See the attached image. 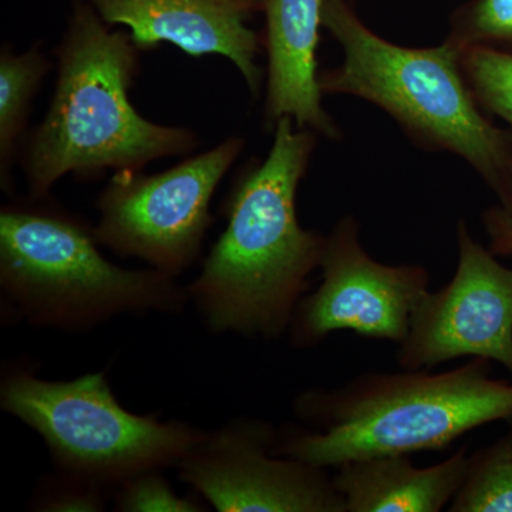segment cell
<instances>
[{
	"mask_svg": "<svg viewBox=\"0 0 512 512\" xmlns=\"http://www.w3.org/2000/svg\"><path fill=\"white\" fill-rule=\"evenodd\" d=\"M268 157L239 177L228 200V225L187 289L217 332L248 338L284 335L322 261L328 235L305 229L296 194L318 134L281 119Z\"/></svg>",
	"mask_w": 512,
	"mask_h": 512,
	"instance_id": "obj_1",
	"label": "cell"
},
{
	"mask_svg": "<svg viewBox=\"0 0 512 512\" xmlns=\"http://www.w3.org/2000/svg\"><path fill=\"white\" fill-rule=\"evenodd\" d=\"M56 57L55 94L22 154L32 200L45 197L67 174L141 171L197 148L198 137L188 128L163 126L137 113L128 92L140 50L128 33L111 32L84 0L73 2Z\"/></svg>",
	"mask_w": 512,
	"mask_h": 512,
	"instance_id": "obj_2",
	"label": "cell"
},
{
	"mask_svg": "<svg viewBox=\"0 0 512 512\" xmlns=\"http://www.w3.org/2000/svg\"><path fill=\"white\" fill-rule=\"evenodd\" d=\"M293 410L316 431L276 437V456L339 467L360 458L440 451L468 431L512 420V383L491 377L490 360L448 372H370L338 389L299 394Z\"/></svg>",
	"mask_w": 512,
	"mask_h": 512,
	"instance_id": "obj_3",
	"label": "cell"
},
{
	"mask_svg": "<svg viewBox=\"0 0 512 512\" xmlns=\"http://www.w3.org/2000/svg\"><path fill=\"white\" fill-rule=\"evenodd\" d=\"M322 26L342 49V62L319 72L323 96H350L379 107L417 146L453 154L497 195L512 198V134L495 126L461 66V49L407 47L377 35L352 0H325Z\"/></svg>",
	"mask_w": 512,
	"mask_h": 512,
	"instance_id": "obj_4",
	"label": "cell"
},
{
	"mask_svg": "<svg viewBox=\"0 0 512 512\" xmlns=\"http://www.w3.org/2000/svg\"><path fill=\"white\" fill-rule=\"evenodd\" d=\"M94 229L66 212L15 204L0 212V284L32 323L79 330L123 313L177 312L188 292L157 269L107 261Z\"/></svg>",
	"mask_w": 512,
	"mask_h": 512,
	"instance_id": "obj_5",
	"label": "cell"
},
{
	"mask_svg": "<svg viewBox=\"0 0 512 512\" xmlns=\"http://www.w3.org/2000/svg\"><path fill=\"white\" fill-rule=\"evenodd\" d=\"M0 404L43 437L63 474L103 488L180 466L205 436L180 421L127 412L104 373L49 382L13 370L3 377Z\"/></svg>",
	"mask_w": 512,
	"mask_h": 512,
	"instance_id": "obj_6",
	"label": "cell"
},
{
	"mask_svg": "<svg viewBox=\"0 0 512 512\" xmlns=\"http://www.w3.org/2000/svg\"><path fill=\"white\" fill-rule=\"evenodd\" d=\"M244 147L231 137L163 173L116 171L97 201V241L175 278L200 254L212 195Z\"/></svg>",
	"mask_w": 512,
	"mask_h": 512,
	"instance_id": "obj_7",
	"label": "cell"
},
{
	"mask_svg": "<svg viewBox=\"0 0 512 512\" xmlns=\"http://www.w3.org/2000/svg\"><path fill=\"white\" fill-rule=\"evenodd\" d=\"M322 284L299 301L289 323L295 348H312L336 330L402 345L431 276L419 264L387 265L366 251L360 222L345 215L326 238Z\"/></svg>",
	"mask_w": 512,
	"mask_h": 512,
	"instance_id": "obj_8",
	"label": "cell"
},
{
	"mask_svg": "<svg viewBox=\"0 0 512 512\" xmlns=\"http://www.w3.org/2000/svg\"><path fill=\"white\" fill-rule=\"evenodd\" d=\"M456 238V274L420 299L397 365L431 370L458 357H477L500 363L512 375V268L471 235L466 221L457 222Z\"/></svg>",
	"mask_w": 512,
	"mask_h": 512,
	"instance_id": "obj_9",
	"label": "cell"
},
{
	"mask_svg": "<svg viewBox=\"0 0 512 512\" xmlns=\"http://www.w3.org/2000/svg\"><path fill=\"white\" fill-rule=\"evenodd\" d=\"M268 423L241 419L205 434L180 476L220 512H348L328 468L276 456Z\"/></svg>",
	"mask_w": 512,
	"mask_h": 512,
	"instance_id": "obj_10",
	"label": "cell"
},
{
	"mask_svg": "<svg viewBox=\"0 0 512 512\" xmlns=\"http://www.w3.org/2000/svg\"><path fill=\"white\" fill-rule=\"evenodd\" d=\"M109 26H124L140 52L171 43L187 55L235 64L252 96L261 93V39L249 26L264 0H84Z\"/></svg>",
	"mask_w": 512,
	"mask_h": 512,
	"instance_id": "obj_11",
	"label": "cell"
},
{
	"mask_svg": "<svg viewBox=\"0 0 512 512\" xmlns=\"http://www.w3.org/2000/svg\"><path fill=\"white\" fill-rule=\"evenodd\" d=\"M325 0H264L266 74L265 127L281 119L338 141L340 128L322 103L319 30Z\"/></svg>",
	"mask_w": 512,
	"mask_h": 512,
	"instance_id": "obj_12",
	"label": "cell"
},
{
	"mask_svg": "<svg viewBox=\"0 0 512 512\" xmlns=\"http://www.w3.org/2000/svg\"><path fill=\"white\" fill-rule=\"evenodd\" d=\"M467 446L441 463L416 467L409 454L360 458L333 476L348 512H439L450 505L466 476Z\"/></svg>",
	"mask_w": 512,
	"mask_h": 512,
	"instance_id": "obj_13",
	"label": "cell"
},
{
	"mask_svg": "<svg viewBox=\"0 0 512 512\" xmlns=\"http://www.w3.org/2000/svg\"><path fill=\"white\" fill-rule=\"evenodd\" d=\"M49 59L40 43L15 55L9 46L0 53V180L10 190L12 165L26 130L30 109L47 72Z\"/></svg>",
	"mask_w": 512,
	"mask_h": 512,
	"instance_id": "obj_14",
	"label": "cell"
},
{
	"mask_svg": "<svg viewBox=\"0 0 512 512\" xmlns=\"http://www.w3.org/2000/svg\"><path fill=\"white\" fill-rule=\"evenodd\" d=\"M448 511L512 512V427L468 454L466 476Z\"/></svg>",
	"mask_w": 512,
	"mask_h": 512,
	"instance_id": "obj_15",
	"label": "cell"
},
{
	"mask_svg": "<svg viewBox=\"0 0 512 512\" xmlns=\"http://www.w3.org/2000/svg\"><path fill=\"white\" fill-rule=\"evenodd\" d=\"M461 66L485 113L503 120L512 134V53L468 47L461 50Z\"/></svg>",
	"mask_w": 512,
	"mask_h": 512,
	"instance_id": "obj_16",
	"label": "cell"
},
{
	"mask_svg": "<svg viewBox=\"0 0 512 512\" xmlns=\"http://www.w3.org/2000/svg\"><path fill=\"white\" fill-rule=\"evenodd\" d=\"M450 40L458 49L488 47L512 53V0H471L450 19Z\"/></svg>",
	"mask_w": 512,
	"mask_h": 512,
	"instance_id": "obj_17",
	"label": "cell"
},
{
	"mask_svg": "<svg viewBox=\"0 0 512 512\" xmlns=\"http://www.w3.org/2000/svg\"><path fill=\"white\" fill-rule=\"evenodd\" d=\"M146 471L120 484L116 510L126 512H198L204 511L195 501L181 498L158 473Z\"/></svg>",
	"mask_w": 512,
	"mask_h": 512,
	"instance_id": "obj_18",
	"label": "cell"
},
{
	"mask_svg": "<svg viewBox=\"0 0 512 512\" xmlns=\"http://www.w3.org/2000/svg\"><path fill=\"white\" fill-rule=\"evenodd\" d=\"M103 487L66 476L49 485L39 501V510L53 512L103 511Z\"/></svg>",
	"mask_w": 512,
	"mask_h": 512,
	"instance_id": "obj_19",
	"label": "cell"
},
{
	"mask_svg": "<svg viewBox=\"0 0 512 512\" xmlns=\"http://www.w3.org/2000/svg\"><path fill=\"white\" fill-rule=\"evenodd\" d=\"M481 222L490 251L497 256L512 258V198L507 204H497L484 210Z\"/></svg>",
	"mask_w": 512,
	"mask_h": 512,
	"instance_id": "obj_20",
	"label": "cell"
}]
</instances>
